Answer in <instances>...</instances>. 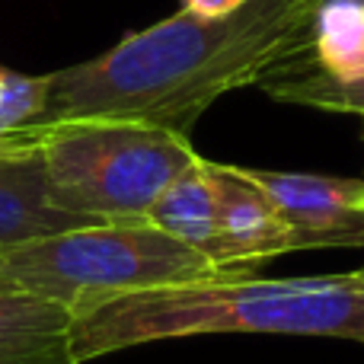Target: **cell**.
Here are the masks:
<instances>
[{"label": "cell", "instance_id": "obj_1", "mask_svg": "<svg viewBox=\"0 0 364 364\" xmlns=\"http://www.w3.org/2000/svg\"><path fill=\"white\" fill-rule=\"evenodd\" d=\"M320 0H243L227 16L179 10L100 58L48 74L42 122H141L186 134L233 90L310 48Z\"/></svg>", "mask_w": 364, "mask_h": 364}, {"label": "cell", "instance_id": "obj_2", "mask_svg": "<svg viewBox=\"0 0 364 364\" xmlns=\"http://www.w3.org/2000/svg\"><path fill=\"white\" fill-rule=\"evenodd\" d=\"M262 333L352 339L364 346V282L355 272L323 278L224 275L132 291L83 310L70 323V358L186 336Z\"/></svg>", "mask_w": 364, "mask_h": 364}, {"label": "cell", "instance_id": "obj_3", "mask_svg": "<svg viewBox=\"0 0 364 364\" xmlns=\"http://www.w3.org/2000/svg\"><path fill=\"white\" fill-rule=\"evenodd\" d=\"M0 278L77 316L132 291L208 282L224 272L147 220H132L83 224L0 246Z\"/></svg>", "mask_w": 364, "mask_h": 364}, {"label": "cell", "instance_id": "obj_4", "mask_svg": "<svg viewBox=\"0 0 364 364\" xmlns=\"http://www.w3.org/2000/svg\"><path fill=\"white\" fill-rule=\"evenodd\" d=\"M45 198L90 224L147 220L151 205L201 157L192 138L141 122H38Z\"/></svg>", "mask_w": 364, "mask_h": 364}, {"label": "cell", "instance_id": "obj_5", "mask_svg": "<svg viewBox=\"0 0 364 364\" xmlns=\"http://www.w3.org/2000/svg\"><path fill=\"white\" fill-rule=\"evenodd\" d=\"M240 173L269 195L282 218L297 230L304 250L364 246V179L252 166H240Z\"/></svg>", "mask_w": 364, "mask_h": 364}, {"label": "cell", "instance_id": "obj_6", "mask_svg": "<svg viewBox=\"0 0 364 364\" xmlns=\"http://www.w3.org/2000/svg\"><path fill=\"white\" fill-rule=\"evenodd\" d=\"M220 192V250L233 275H252L262 262L304 250L297 230L272 198L233 164H214Z\"/></svg>", "mask_w": 364, "mask_h": 364}, {"label": "cell", "instance_id": "obj_7", "mask_svg": "<svg viewBox=\"0 0 364 364\" xmlns=\"http://www.w3.org/2000/svg\"><path fill=\"white\" fill-rule=\"evenodd\" d=\"M83 224L90 220L70 218L51 208L45 198V173L36 125L16 128L6 138H0V246Z\"/></svg>", "mask_w": 364, "mask_h": 364}, {"label": "cell", "instance_id": "obj_8", "mask_svg": "<svg viewBox=\"0 0 364 364\" xmlns=\"http://www.w3.org/2000/svg\"><path fill=\"white\" fill-rule=\"evenodd\" d=\"M147 224L192 246L195 252L211 259L224 275H233L220 250V192L214 160L198 157L188 170H182L151 205Z\"/></svg>", "mask_w": 364, "mask_h": 364}, {"label": "cell", "instance_id": "obj_9", "mask_svg": "<svg viewBox=\"0 0 364 364\" xmlns=\"http://www.w3.org/2000/svg\"><path fill=\"white\" fill-rule=\"evenodd\" d=\"M74 314L19 288H0V364H74Z\"/></svg>", "mask_w": 364, "mask_h": 364}, {"label": "cell", "instance_id": "obj_10", "mask_svg": "<svg viewBox=\"0 0 364 364\" xmlns=\"http://www.w3.org/2000/svg\"><path fill=\"white\" fill-rule=\"evenodd\" d=\"M307 55L329 80H364V0H320Z\"/></svg>", "mask_w": 364, "mask_h": 364}, {"label": "cell", "instance_id": "obj_11", "mask_svg": "<svg viewBox=\"0 0 364 364\" xmlns=\"http://www.w3.org/2000/svg\"><path fill=\"white\" fill-rule=\"evenodd\" d=\"M259 87H262L272 100L288 102V106L364 115V80H358V83L329 80L326 74H320V70L314 68L307 51H301V55L288 58L284 64L272 68L269 74L259 80Z\"/></svg>", "mask_w": 364, "mask_h": 364}, {"label": "cell", "instance_id": "obj_12", "mask_svg": "<svg viewBox=\"0 0 364 364\" xmlns=\"http://www.w3.org/2000/svg\"><path fill=\"white\" fill-rule=\"evenodd\" d=\"M243 0H182V10L198 13V16H227L233 13Z\"/></svg>", "mask_w": 364, "mask_h": 364}, {"label": "cell", "instance_id": "obj_13", "mask_svg": "<svg viewBox=\"0 0 364 364\" xmlns=\"http://www.w3.org/2000/svg\"><path fill=\"white\" fill-rule=\"evenodd\" d=\"M355 275H358V278H361V282H364V265H361V269H355Z\"/></svg>", "mask_w": 364, "mask_h": 364}, {"label": "cell", "instance_id": "obj_14", "mask_svg": "<svg viewBox=\"0 0 364 364\" xmlns=\"http://www.w3.org/2000/svg\"><path fill=\"white\" fill-rule=\"evenodd\" d=\"M0 288H10V284H6V282H4V278H0Z\"/></svg>", "mask_w": 364, "mask_h": 364}]
</instances>
